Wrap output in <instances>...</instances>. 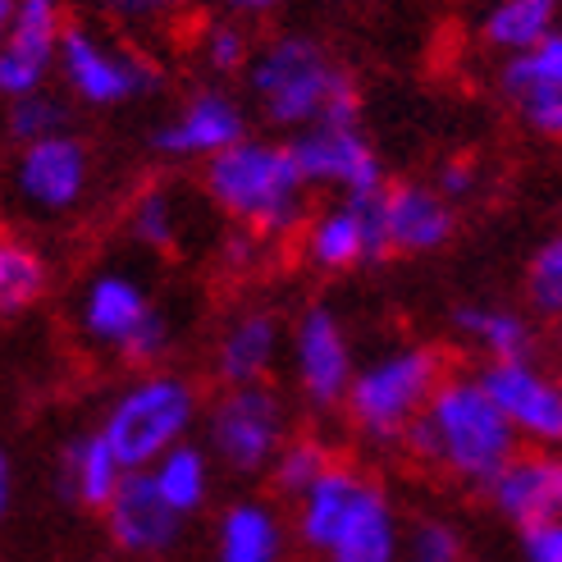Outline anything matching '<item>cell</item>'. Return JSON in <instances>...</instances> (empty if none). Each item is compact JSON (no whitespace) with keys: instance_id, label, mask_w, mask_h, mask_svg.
<instances>
[{"instance_id":"18","label":"cell","mask_w":562,"mask_h":562,"mask_svg":"<svg viewBox=\"0 0 562 562\" xmlns=\"http://www.w3.org/2000/svg\"><path fill=\"white\" fill-rule=\"evenodd\" d=\"M105 536L124 558H165L175 553L183 540V517L160 498L151 471H128L120 494L110 498V508L101 513Z\"/></svg>"},{"instance_id":"36","label":"cell","mask_w":562,"mask_h":562,"mask_svg":"<svg viewBox=\"0 0 562 562\" xmlns=\"http://www.w3.org/2000/svg\"><path fill=\"white\" fill-rule=\"evenodd\" d=\"M266 247H270V243H266L261 234H251V229H243V224H234V229L220 238L215 261H220L224 274H247V270H257V266H261Z\"/></svg>"},{"instance_id":"26","label":"cell","mask_w":562,"mask_h":562,"mask_svg":"<svg viewBox=\"0 0 562 562\" xmlns=\"http://www.w3.org/2000/svg\"><path fill=\"white\" fill-rule=\"evenodd\" d=\"M124 234L143 251H175L183 234V196L170 183H151L128 202Z\"/></svg>"},{"instance_id":"9","label":"cell","mask_w":562,"mask_h":562,"mask_svg":"<svg viewBox=\"0 0 562 562\" xmlns=\"http://www.w3.org/2000/svg\"><path fill=\"white\" fill-rule=\"evenodd\" d=\"M289 375L297 398L312 412H339L348 407V393L357 380V357L348 325L325 302H312L289 325Z\"/></svg>"},{"instance_id":"15","label":"cell","mask_w":562,"mask_h":562,"mask_svg":"<svg viewBox=\"0 0 562 562\" xmlns=\"http://www.w3.org/2000/svg\"><path fill=\"white\" fill-rule=\"evenodd\" d=\"M247 137V110L220 88H202L175 105L170 120H160L147 137V147L160 160H211L229 151L234 143Z\"/></svg>"},{"instance_id":"34","label":"cell","mask_w":562,"mask_h":562,"mask_svg":"<svg viewBox=\"0 0 562 562\" xmlns=\"http://www.w3.org/2000/svg\"><path fill=\"white\" fill-rule=\"evenodd\" d=\"M97 10L115 33L147 37L156 27H165V19L179 10V0H97Z\"/></svg>"},{"instance_id":"27","label":"cell","mask_w":562,"mask_h":562,"mask_svg":"<svg viewBox=\"0 0 562 562\" xmlns=\"http://www.w3.org/2000/svg\"><path fill=\"white\" fill-rule=\"evenodd\" d=\"M50 289V266L42 257V247H33L19 234L0 238V312L19 316L27 306H37Z\"/></svg>"},{"instance_id":"39","label":"cell","mask_w":562,"mask_h":562,"mask_svg":"<svg viewBox=\"0 0 562 562\" xmlns=\"http://www.w3.org/2000/svg\"><path fill=\"white\" fill-rule=\"evenodd\" d=\"M220 14H229V19H243V23H257V19H270L284 0H215Z\"/></svg>"},{"instance_id":"6","label":"cell","mask_w":562,"mask_h":562,"mask_svg":"<svg viewBox=\"0 0 562 562\" xmlns=\"http://www.w3.org/2000/svg\"><path fill=\"white\" fill-rule=\"evenodd\" d=\"M448 375V361L430 344H403L371 357L357 367L352 393H348V420L361 439L371 443H403L407 430L430 407L435 389Z\"/></svg>"},{"instance_id":"7","label":"cell","mask_w":562,"mask_h":562,"mask_svg":"<svg viewBox=\"0 0 562 562\" xmlns=\"http://www.w3.org/2000/svg\"><path fill=\"white\" fill-rule=\"evenodd\" d=\"M293 439L289 403L270 380L220 389L202 416V443L220 471L229 475H270L274 458Z\"/></svg>"},{"instance_id":"19","label":"cell","mask_w":562,"mask_h":562,"mask_svg":"<svg viewBox=\"0 0 562 562\" xmlns=\"http://www.w3.org/2000/svg\"><path fill=\"white\" fill-rule=\"evenodd\" d=\"M490 503L517 530L562 521V448H521L490 481Z\"/></svg>"},{"instance_id":"13","label":"cell","mask_w":562,"mask_h":562,"mask_svg":"<svg viewBox=\"0 0 562 562\" xmlns=\"http://www.w3.org/2000/svg\"><path fill=\"white\" fill-rule=\"evenodd\" d=\"M0 92L5 101L42 92L50 74L60 69V42L69 33L65 0H14V10L0 19Z\"/></svg>"},{"instance_id":"22","label":"cell","mask_w":562,"mask_h":562,"mask_svg":"<svg viewBox=\"0 0 562 562\" xmlns=\"http://www.w3.org/2000/svg\"><path fill=\"white\" fill-rule=\"evenodd\" d=\"M124 462L115 458V448L105 443L101 430H82L65 443L60 453V490L74 508L82 513H105L110 498L124 485Z\"/></svg>"},{"instance_id":"8","label":"cell","mask_w":562,"mask_h":562,"mask_svg":"<svg viewBox=\"0 0 562 562\" xmlns=\"http://www.w3.org/2000/svg\"><path fill=\"white\" fill-rule=\"evenodd\" d=\"M55 74H60L65 92L78 105H92V110L147 101L165 82L147 50L105 37L92 23H69V33L60 42V69Z\"/></svg>"},{"instance_id":"17","label":"cell","mask_w":562,"mask_h":562,"mask_svg":"<svg viewBox=\"0 0 562 562\" xmlns=\"http://www.w3.org/2000/svg\"><path fill=\"white\" fill-rule=\"evenodd\" d=\"M481 380L494 393V403L503 407V416L513 420L521 443L562 448V380H553L536 357L485 361Z\"/></svg>"},{"instance_id":"40","label":"cell","mask_w":562,"mask_h":562,"mask_svg":"<svg viewBox=\"0 0 562 562\" xmlns=\"http://www.w3.org/2000/svg\"><path fill=\"white\" fill-rule=\"evenodd\" d=\"M10 503H14V462L0 458V508L10 513Z\"/></svg>"},{"instance_id":"23","label":"cell","mask_w":562,"mask_h":562,"mask_svg":"<svg viewBox=\"0 0 562 562\" xmlns=\"http://www.w3.org/2000/svg\"><path fill=\"white\" fill-rule=\"evenodd\" d=\"M448 325L453 334L475 348L485 361H521V357H536V325H530L521 312L513 306H498V302H458L448 312Z\"/></svg>"},{"instance_id":"35","label":"cell","mask_w":562,"mask_h":562,"mask_svg":"<svg viewBox=\"0 0 562 562\" xmlns=\"http://www.w3.org/2000/svg\"><path fill=\"white\" fill-rule=\"evenodd\" d=\"M430 183L448 196V202H471V196L485 188V165L475 156H448V160H439Z\"/></svg>"},{"instance_id":"38","label":"cell","mask_w":562,"mask_h":562,"mask_svg":"<svg viewBox=\"0 0 562 562\" xmlns=\"http://www.w3.org/2000/svg\"><path fill=\"white\" fill-rule=\"evenodd\" d=\"M521 562H562V521L521 530Z\"/></svg>"},{"instance_id":"16","label":"cell","mask_w":562,"mask_h":562,"mask_svg":"<svg viewBox=\"0 0 562 562\" xmlns=\"http://www.w3.org/2000/svg\"><path fill=\"white\" fill-rule=\"evenodd\" d=\"M284 352H289V325L279 321V312H270V306L247 302V306H234L215 329L211 375L220 389L266 384Z\"/></svg>"},{"instance_id":"29","label":"cell","mask_w":562,"mask_h":562,"mask_svg":"<svg viewBox=\"0 0 562 562\" xmlns=\"http://www.w3.org/2000/svg\"><path fill=\"white\" fill-rule=\"evenodd\" d=\"M192 46H196V65H202L206 74H215V78H234L238 74L243 78L261 42H251V27L243 19L220 14V19L196 27V42Z\"/></svg>"},{"instance_id":"14","label":"cell","mask_w":562,"mask_h":562,"mask_svg":"<svg viewBox=\"0 0 562 562\" xmlns=\"http://www.w3.org/2000/svg\"><path fill=\"white\" fill-rule=\"evenodd\" d=\"M289 147L312 188H329L339 196L384 192V160L357 124H312L293 133Z\"/></svg>"},{"instance_id":"1","label":"cell","mask_w":562,"mask_h":562,"mask_svg":"<svg viewBox=\"0 0 562 562\" xmlns=\"http://www.w3.org/2000/svg\"><path fill=\"white\" fill-rule=\"evenodd\" d=\"M403 448L420 467L448 475V481L467 490H490L494 475L521 453V435L494 403L481 371H448L430 407L407 430Z\"/></svg>"},{"instance_id":"28","label":"cell","mask_w":562,"mask_h":562,"mask_svg":"<svg viewBox=\"0 0 562 562\" xmlns=\"http://www.w3.org/2000/svg\"><path fill=\"white\" fill-rule=\"evenodd\" d=\"M498 92L508 97L513 105H521L530 97H544V92H562V27L549 33L544 42H536L530 50L503 55Z\"/></svg>"},{"instance_id":"25","label":"cell","mask_w":562,"mask_h":562,"mask_svg":"<svg viewBox=\"0 0 562 562\" xmlns=\"http://www.w3.org/2000/svg\"><path fill=\"white\" fill-rule=\"evenodd\" d=\"M558 14H562V0H494L481 14V23H475V33H481L490 50L517 55L544 42L549 33H558Z\"/></svg>"},{"instance_id":"11","label":"cell","mask_w":562,"mask_h":562,"mask_svg":"<svg viewBox=\"0 0 562 562\" xmlns=\"http://www.w3.org/2000/svg\"><path fill=\"white\" fill-rule=\"evenodd\" d=\"M151 312H156V302L143 279L124 266H101L97 274L82 279V289L74 297V329L82 348L124 361V352L143 334Z\"/></svg>"},{"instance_id":"20","label":"cell","mask_w":562,"mask_h":562,"mask_svg":"<svg viewBox=\"0 0 562 562\" xmlns=\"http://www.w3.org/2000/svg\"><path fill=\"white\" fill-rule=\"evenodd\" d=\"M384 215H389V243L403 257H430L458 234V202H448L435 183L403 179L384 188Z\"/></svg>"},{"instance_id":"5","label":"cell","mask_w":562,"mask_h":562,"mask_svg":"<svg viewBox=\"0 0 562 562\" xmlns=\"http://www.w3.org/2000/svg\"><path fill=\"white\" fill-rule=\"evenodd\" d=\"M206 416L202 393L179 371H143L133 375L101 412V435L115 448L124 471H151L175 443L192 435V426Z\"/></svg>"},{"instance_id":"33","label":"cell","mask_w":562,"mask_h":562,"mask_svg":"<svg viewBox=\"0 0 562 562\" xmlns=\"http://www.w3.org/2000/svg\"><path fill=\"white\" fill-rule=\"evenodd\" d=\"M403 562H467V540L448 517H416L403 536Z\"/></svg>"},{"instance_id":"37","label":"cell","mask_w":562,"mask_h":562,"mask_svg":"<svg viewBox=\"0 0 562 562\" xmlns=\"http://www.w3.org/2000/svg\"><path fill=\"white\" fill-rule=\"evenodd\" d=\"M517 120L530 128L549 137V143H562V92H544V97H530L517 105Z\"/></svg>"},{"instance_id":"12","label":"cell","mask_w":562,"mask_h":562,"mask_svg":"<svg viewBox=\"0 0 562 562\" xmlns=\"http://www.w3.org/2000/svg\"><path fill=\"white\" fill-rule=\"evenodd\" d=\"M10 183L27 215L60 220L78 211L92 188V151L78 133H60V137H46V143L19 147L10 165Z\"/></svg>"},{"instance_id":"3","label":"cell","mask_w":562,"mask_h":562,"mask_svg":"<svg viewBox=\"0 0 562 562\" xmlns=\"http://www.w3.org/2000/svg\"><path fill=\"white\" fill-rule=\"evenodd\" d=\"M247 105L289 137L312 124H357V82L329 46L306 33H274L243 74Z\"/></svg>"},{"instance_id":"4","label":"cell","mask_w":562,"mask_h":562,"mask_svg":"<svg viewBox=\"0 0 562 562\" xmlns=\"http://www.w3.org/2000/svg\"><path fill=\"white\" fill-rule=\"evenodd\" d=\"M202 192L224 220L261 234L266 243H279L289 234H302L312 183H306L289 143L247 133L243 143L202 165Z\"/></svg>"},{"instance_id":"32","label":"cell","mask_w":562,"mask_h":562,"mask_svg":"<svg viewBox=\"0 0 562 562\" xmlns=\"http://www.w3.org/2000/svg\"><path fill=\"white\" fill-rule=\"evenodd\" d=\"M521 284H526L530 312L544 321H562V234H553L536 247V257L526 261Z\"/></svg>"},{"instance_id":"2","label":"cell","mask_w":562,"mask_h":562,"mask_svg":"<svg viewBox=\"0 0 562 562\" xmlns=\"http://www.w3.org/2000/svg\"><path fill=\"white\" fill-rule=\"evenodd\" d=\"M293 540L321 562H403L407 526L389 490L352 462H334L293 503Z\"/></svg>"},{"instance_id":"10","label":"cell","mask_w":562,"mask_h":562,"mask_svg":"<svg viewBox=\"0 0 562 562\" xmlns=\"http://www.w3.org/2000/svg\"><path fill=\"white\" fill-rule=\"evenodd\" d=\"M302 261L325 274H344L357 266H380L393 243H389V215H384V192L375 196H339L321 211L306 215L302 224Z\"/></svg>"},{"instance_id":"30","label":"cell","mask_w":562,"mask_h":562,"mask_svg":"<svg viewBox=\"0 0 562 562\" xmlns=\"http://www.w3.org/2000/svg\"><path fill=\"white\" fill-rule=\"evenodd\" d=\"M334 462H339V458L329 453V443H325L321 435H293V439L284 443V453H279L274 467H270V485H274L279 498L297 503Z\"/></svg>"},{"instance_id":"24","label":"cell","mask_w":562,"mask_h":562,"mask_svg":"<svg viewBox=\"0 0 562 562\" xmlns=\"http://www.w3.org/2000/svg\"><path fill=\"white\" fill-rule=\"evenodd\" d=\"M151 481L160 490V498L170 503V508L188 521L196 517L211 503V485H215V458H211V448L206 443H175L170 453H165L156 467H151Z\"/></svg>"},{"instance_id":"21","label":"cell","mask_w":562,"mask_h":562,"mask_svg":"<svg viewBox=\"0 0 562 562\" xmlns=\"http://www.w3.org/2000/svg\"><path fill=\"white\" fill-rule=\"evenodd\" d=\"M289 544H293V521H284V513L270 498L224 503L211 530L215 562H284Z\"/></svg>"},{"instance_id":"31","label":"cell","mask_w":562,"mask_h":562,"mask_svg":"<svg viewBox=\"0 0 562 562\" xmlns=\"http://www.w3.org/2000/svg\"><path fill=\"white\" fill-rule=\"evenodd\" d=\"M60 133H69V101L65 97L42 88V92H27V97L10 101L5 137L14 147H33V143H46V137H60Z\"/></svg>"}]
</instances>
